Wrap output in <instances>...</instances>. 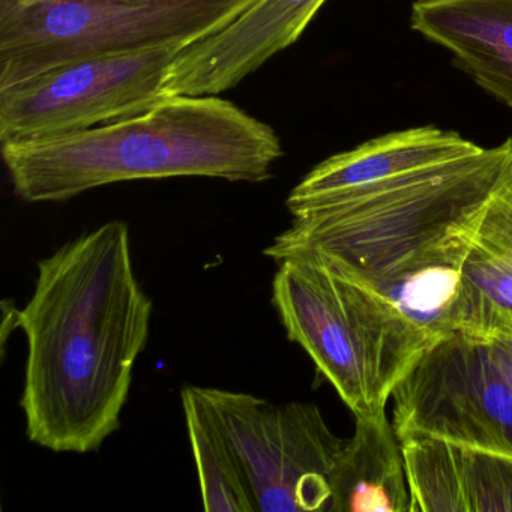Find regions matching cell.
Masks as SVG:
<instances>
[{
    "label": "cell",
    "instance_id": "cell-1",
    "mask_svg": "<svg viewBox=\"0 0 512 512\" xmlns=\"http://www.w3.org/2000/svg\"><path fill=\"white\" fill-rule=\"evenodd\" d=\"M152 311L122 221L38 263L34 293L16 316L28 343L20 407L32 443L88 454L121 428Z\"/></svg>",
    "mask_w": 512,
    "mask_h": 512
},
{
    "label": "cell",
    "instance_id": "cell-2",
    "mask_svg": "<svg viewBox=\"0 0 512 512\" xmlns=\"http://www.w3.org/2000/svg\"><path fill=\"white\" fill-rule=\"evenodd\" d=\"M509 149L511 137L296 215L263 253L307 257L379 290L442 340L458 331L464 262Z\"/></svg>",
    "mask_w": 512,
    "mask_h": 512
},
{
    "label": "cell",
    "instance_id": "cell-3",
    "mask_svg": "<svg viewBox=\"0 0 512 512\" xmlns=\"http://www.w3.org/2000/svg\"><path fill=\"white\" fill-rule=\"evenodd\" d=\"M277 131L220 95H172L91 130L2 143L14 193L56 203L106 185L170 178L265 182L283 157Z\"/></svg>",
    "mask_w": 512,
    "mask_h": 512
},
{
    "label": "cell",
    "instance_id": "cell-4",
    "mask_svg": "<svg viewBox=\"0 0 512 512\" xmlns=\"http://www.w3.org/2000/svg\"><path fill=\"white\" fill-rule=\"evenodd\" d=\"M272 305L355 418L385 412L436 338L379 290L307 257L278 262Z\"/></svg>",
    "mask_w": 512,
    "mask_h": 512
},
{
    "label": "cell",
    "instance_id": "cell-5",
    "mask_svg": "<svg viewBox=\"0 0 512 512\" xmlns=\"http://www.w3.org/2000/svg\"><path fill=\"white\" fill-rule=\"evenodd\" d=\"M253 2L0 0V91L79 59L187 49Z\"/></svg>",
    "mask_w": 512,
    "mask_h": 512
},
{
    "label": "cell",
    "instance_id": "cell-6",
    "mask_svg": "<svg viewBox=\"0 0 512 512\" xmlns=\"http://www.w3.org/2000/svg\"><path fill=\"white\" fill-rule=\"evenodd\" d=\"M226 443L253 512H331L346 440L316 404H272L245 392L194 386Z\"/></svg>",
    "mask_w": 512,
    "mask_h": 512
},
{
    "label": "cell",
    "instance_id": "cell-7",
    "mask_svg": "<svg viewBox=\"0 0 512 512\" xmlns=\"http://www.w3.org/2000/svg\"><path fill=\"white\" fill-rule=\"evenodd\" d=\"M182 50L79 59L2 89L0 143L65 136L146 112L172 97L167 79Z\"/></svg>",
    "mask_w": 512,
    "mask_h": 512
},
{
    "label": "cell",
    "instance_id": "cell-8",
    "mask_svg": "<svg viewBox=\"0 0 512 512\" xmlns=\"http://www.w3.org/2000/svg\"><path fill=\"white\" fill-rule=\"evenodd\" d=\"M392 403L400 442L433 439L512 457V388L490 347L466 332L433 344Z\"/></svg>",
    "mask_w": 512,
    "mask_h": 512
},
{
    "label": "cell",
    "instance_id": "cell-9",
    "mask_svg": "<svg viewBox=\"0 0 512 512\" xmlns=\"http://www.w3.org/2000/svg\"><path fill=\"white\" fill-rule=\"evenodd\" d=\"M326 0H254L226 28L182 50L170 68V95H221L292 47Z\"/></svg>",
    "mask_w": 512,
    "mask_h": 512
},
{
    "label": "cell",
    "instance_id": "cell-10",
    "mask_svg": "<svg viewBox=\"0 0 512 512\" xmlns=\"http://www.w3.org/2000/svg\"><path fill=\"white\" fill-rule=\"evenodd\" d=\"M482 149L461 134L434 125L394 131L317 164L293 188L287 209L296 217L371 185L472 157Z\"/></svg>",
    "mask_w": 512,
    "mask_h": 512
},
{
    "label": "cell",
    "instance_id": "cell-11",
    "mask_svg": "<svg viewBox=\"0 0 512 512\" xmlns=\"http://www.w3.org/2000/svg\"><path fill=\"white\" fill-rule=\"evenodd\" d=\"M410 26L512 109V0H416Z\"/></svg>",
    "mask_w": 512,
    "mask_h": 512
},
{
    "label": "cell",
    "instance_id": "cell-12",
    "mask_svg": "<svg viewBox=\"0 0 512 512\" xmlns=\"http://www.w3.org/2000/svg\"><path fill=\"white\" fill-rule=\"evenodd\" d=\"M410 512H512V457L433 439L401 442Z\"/></svg>",
    "mask_w": 512,
    "mask_h": 512
},
{
    "label": "cell",
    "instance_id": "cell-13",
    "mask_svg": "<svg viewBox=\"0 0 512 512\" xmlns=\"http://www.w3.org/2000/svg\"><path fill=\"white\" fill-rule=\"evenodd\" d=\"M334 473L331 512H410L406 460L386 412L355 418Z\"/></svg>",
    "mask_w": 512,
    "mask_h": 512
},
{
    "label": "cell",
    "instance_id": "cell-14",
    "mask_svg": "<svg viewBox=\"0 0 512 512\" xmlns=\"http://www.w3.org/2000/svg\"><path fill=\"white\" fill-rule=\"evenodd\" d=\"M181 397L203 508L208 512H253L208 407L194 386L182 389Z\"/></svg>",
    "mask_w": 512,
    "mask_h": 512
},
{
    "label": "cell",
    "instance_id": "cell-15",
    "mask_svg": "<svg viewBox=\"0 0 512 512\" xmlns=\"http://www.w3.org/2000/svg\"><path fill=\"white\" fill-rule=\"evenodd\" d=\"M458 331L490 347L500 373L512 388V310L493 304L469 281V298Z\"/></svg>",
    "mask_w": 512,
    "mask_h": 512
},
{
    "label": "cell",
    "instance_id": "cell-16",
    "mask_svg": "<svg viewBox=\"0 0 512 512\" xmlns=\"http://www.w3.org/2000/svg\"><path fill=\"white\" fill-rule=\"evenodd\" d=\"M463 274L493 304L512 310V251L478 238Z\"/></svg>",
    "mask_w": 512,
    "mask_h": 512
},
{
    "label": "cell",
    "instance_id": "cell-17",
    "mask_svg": "<svg viewBox=\"0 0 512 512\" xmlns=\"http://www.w3.org/2000/svg\"><path fill=\"white\" fill-rule=\"evenodd\" d=\"M478 238L512 251V137L505 166L488 199Z\"/></svg>",
    "mask_w": 512,
    "mask_h": 512
},
{
    "label": "cell",
    "instance_id": "cell-18",
    "mask_svg": "<svg viewBox=\"0 0 512 512\" xmlns=\"http://www.w3.org/2000/svg\"><path fill=\"white\" fill-rule=\"evenodd\" d=\"M5 2H20V0H5Z\"/></svg>",
    "mask_w": 512,
    "mask_h": 512
}]
</instances>
